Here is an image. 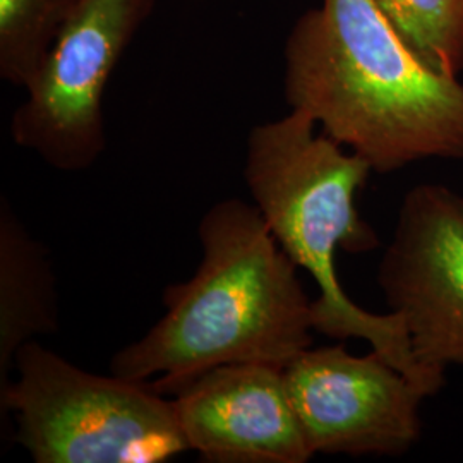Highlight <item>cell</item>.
Masks as SVG:
<instances>
[{
	"mask_svg": "<svg viewBox=\"0 0 463 463\" xmlns=\"http://www.w3.org/2000/svg\"><path fill=\"white\" fill-rule=\"evenodd\" d=\"M172 403L187 445L204 462L306 463L315 457L279 365H218L187 381Z\"/></svg>",
	"mask_w": 463,
	"mask_h": 463,
	"instance_id": "8",
	"label": "cell"
},
{
	"mask_svg": "<svg viewBox=\"0 0 463 463\" xmlns=\"http://www.w3.org/2000/svg\"><path fill=\"white\" fill-rule=\"evenodd\" d=\"M283 376L315 455L402 457L420 438V407L430 393L374 350L306 348Z\"/></svg>",
	"mask_w": 463,
	"mask_h": 463,
	"instance_id": "6",
	"label": "cell"
},
{
	"mask_svg": "<svg viewBox=\"0 0 463 463\" xmlns=\"http://www.w3.org/2000/svg\"><path fill=\"white\" fill-rule=\"evenodd\" d=\"M378 285L419 364L441 381L463 369V194L430 183L403 196Z\"/></svg>",
	"mask_w": 463,
	"mask_h": 463,
	"instance_id": "7",
	"label": "cell"
},
{
	"mask_svg": "<svg viewBox=\"0 0 463 463\" xmlns=\"http://www.w3.org/2000/svg\"><path fill=\"white\" fill-rule=\"evenodd\" d=\"M409 47L428 64L463 71V0H373Z\"/></svg>",
	"mask_w": 463,
	"mask_h": 463,
	"instance_id": "11",
	"label": "cell"
},
{
	"mask_svg": "<svg viewBox=\"0 0 463 463\" xmlns=\"http://www.w3.org/2000/svg\"><path fill=\"white\" fill-rule=\"evenodd\" d=\"M59 330V304L49 250L0 201V392L11 383L19 348Z\"/></svg>",
	"mask_w": 463,
	"mask_h": 463,
	"instance_id": "9",
	"label": "cell"
},
{
	"mask_svg": "<svg viewBox=\"0 0 463 463\" xmlns=\"http://www.w3.org/2000/svg\"><path fill=\"white\" fill-rule=\"evenodd\" d=\"M2 414L36 463H162L191 448L172 400L146 381L99 376L40 342L19 348Z\"/></svg>",
	"mask_w": 463,
	"mask_h": 463,
	"instance_id": "4",
	"label": "cell"
},
{
	"mask_svg": "<svg viewBox=\"0 0 463 463\" xmlns=\"http://www.w3.org/2000/svg\"><path fill=\"white\" fill-rule=\"evenodd\" d=\"M155 0H80L26 88L11 134L62 172L95 165L105 151L103 93Z\"/></svg>",
	"mask_w": 463,
	"mask_h": 463,
	"instance_id": "5",
	"label": "cell"
},
{
	"mask_svg": "<svg viewBox=\"0 0 463 463\" xmlns=\"http://www.w3.org/2000/svg\"><path fill=\"white\" fill-rule=\"evenodd\" d=\"M80 0H0V76L28 88Z\"/></svg>",
	"mask_w": 463,
	"mask_h": 463,
	"instance_id": "10",
	"label": "cell"
},
{
	"mask_svg": "<svg viewBox=\"0 0 463 463\" xmlns=\"http://www.w3.org/2000/svg\"><path fill=\"white\" fill-rule=\"evenodd\" d=\"M316 126L294 109L256 126L249 134L244 170L249 193L280 248L316 281L315 331L335 340H365L432 397L445 381L417 363L402 317L365 311L340 283V250L363 254L380 246L378 233L357 208V194L373 168L330 136L316 133Z\"/></svg>",
	"mask_w": 463,
	"mask_h": 463,
	"instance_id": "3",
	"label": "cell"
},
{
	"mask_svg": "<svg viewBox=\"0 0 463 463\" xmlns=\"http://www.w3.org/2000/svg\"><path fill=\"white\" fill-rule=\"evenodd\" d=\"M285 97L373 172L463 160L462 81L428 66L373 0H323L300 16Z\"/></svg>",
	"mask_w": 463,
	"mask_h": 463,
	"instance_id": "1",
	"label": "cell"
},
{
	"mask_svg": "<svg viewBox=\"0 0 463 463\" xmlns=\"http://www.w3.org/2000/svg\"><path fill=\"white\" fill-rule=\"evenodd\" d=\"M198 235L196 273L166 288L164 317L110 363L120 378H156L149 386L162 395L218 365L285 367L313 345V300L256 204L216 203Z\"/></svg>",
	"mask_w": 463,
	"mask_h": 463,
	"instance_id": "2",
	"label": "cell"
}]
</instances>
